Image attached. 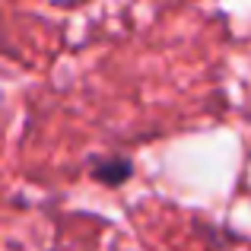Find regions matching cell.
<instances>
[{
	"instance_id": "cell-1",
	"label": "cell",
	"mask_w": 251,
	"mask_h": 251,
	"mask_svg": "<svg viewBox=\"0 0 251 251\" xmlns=\"http://www.w3.org/2000/svg\"><path fill=\"white\" fill-rule=\"evenodd\" d=\"M134 175V162L124 156H105V159H89V178L105 188H118Z\"/></svg>"
}]
</instances>
